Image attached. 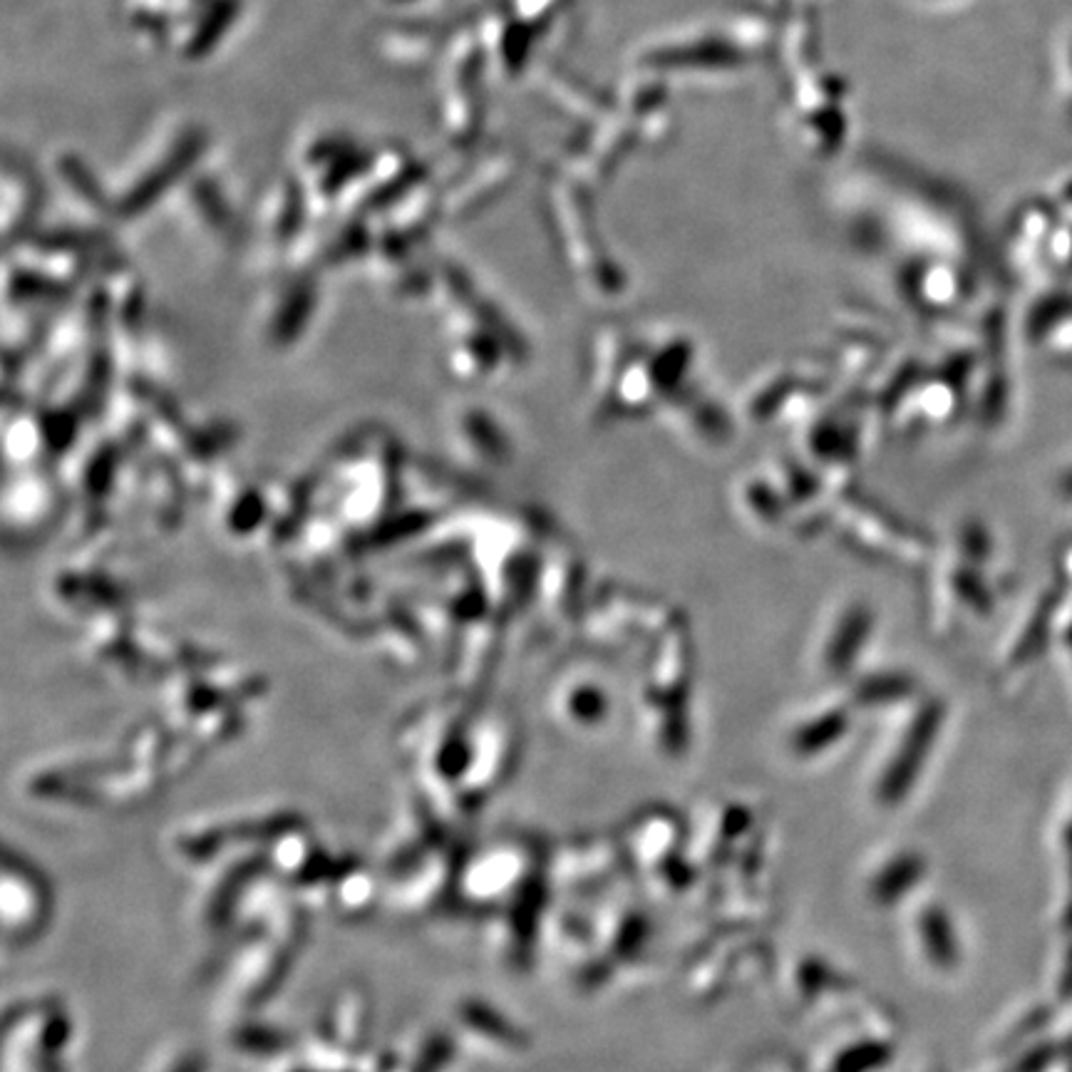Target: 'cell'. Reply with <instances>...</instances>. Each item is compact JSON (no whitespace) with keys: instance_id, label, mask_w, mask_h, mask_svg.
<instances>
[{"instance_id":"obj_1","label":"cell","mask_w":1072,"mask_h":1072,"mask_svg":"<svg viewBox=\"0 0 1072 1072\" xmlns=\"http://www.w3.org/2000/svg\"><path fill=\"white\" fill-rule=\"evenodd\" d=\"M73 1018L57 996L18 1000L6 1013V1072H65Z\"/></svg>"},{"instance_id":"obj_2","label":"cell","mask_w":1072,"mask_h":1072,"mask_svg":"<svg viewBox=\"0 0 1072 1072\" xmlns=\"http://www.w3.org/2000/svg\"><path fill=\"white\" fill-rule=\"evenodd\" d=\"M0 908H3V936L13 946L33 944L53 918V892L48 879L25 856L13 852L3 856Z\"/></svg>"},{"instance_id":"obj_3","label":"cell","mask_w":1072,"mask_h":1072,"mask_svg":"<svg viewBox=\"0 0 1072 1072\" xmlns=\"http://www.w3.org/2000/svg\"><path fill=\"white\" fill-rule=\"evenodd\" d=\"M382 902V886L378 874L356 856H343L336 876H333L326 908H333L343 918H362Z\"/></svg>"},{"instance_id":"obj_4","label":"cell","mask_w":1072,"mask_h":1072,"mask_svg":"<svg viewBox=\"0 0 1072 1072\" xmlns=\"http://www.w3.org/2000/svg\"><path fill=\"white\" fill-rule=\"evenodd\" d=\"M458 1053V1036L450 1030H422L408 1045L372 1058V1072H442Z\"/></svg>"},{"instance_id":"obj_5","label":"cell","mask_w":1072,"mask_h":1072,"mask_svg":"<svg viewBox=\"0 0 1072 1072\" xmlns=\"http://www.w3.org/2000/svg\"><path fill=\"white\" fill-rule=\"evenodd\" d=\"M293 1040L278 1028L269 1026H246L234 1030V1048L251 1058H281L286 1055Z\"/></svg>"},{"instance_id":"obj_6","label":"cell","mask_w":1072,"mask_h":1072,"mask_svg":"<svg viewBox=\"0 0 1072 1072\" xmlns=\"http://www.w3.org/2000/svg\"><path fill=\"white\" fill-rule=\"evenodd\" d=\"M151 1072H207V1058L197 1048H177Z\"/></svg>"},{"instance_id":"obj_7","label":"cell","mask_w":1072,"mask_h":1072,"mask_svg":"<svg viewBox=\"0 0 1072 1072\" xmlns=\"http://www.w3.org/2000/svg\"><path fill=\"white\" fill-rule=\"evenodd\" d=\"M283 1072H362V1070H330V1068H320V1065H313V1063H306V1060H296V1063L288 1065V1068H283Z\"/></svg>"}]
</instances>
